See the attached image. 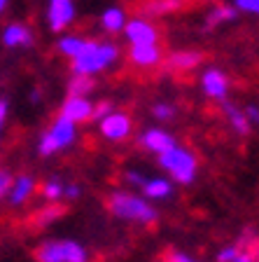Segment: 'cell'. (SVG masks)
<instances>
[{"mask_svg": "<svg viewBox=\"0 0 259 262\" xmlns=\"http://www.w3.org/2000/svg\"><path fill=\"white\" fill-rule=\"evenodd\" d=\"M108 208L112 211V215H117L119 220H129V223H140V225H154L157 223V211L150 206L145 196L129 194L124 190H117L110 194Z\"/></svg>", "mask_w": 259, "mask_h": 262, "instance_id": "6da1fadb", "label": "cell"}, {"mask_svg": "<svg viewBox=\"0 0 259 262\" xmlns=\"http://www.w3.org/2000/svg\"><path fill=\"white\" fill-rule=\"evenodd\" d=\"M119 56L117 45L112 42H96V40H89L80 56H75L70 63L73 75H98L103 73L108 66H112Z\"/></svg>", "mask_w": 259, "mask_h": 262, "instance_id": "7a4b0ae2", "label": "cell"}, {"mask_svg": "<svg viewBox=\"0 0 259 262\" xmlns=\"http://www.w3.org/2000/svg\"><path fill=\"white\" fill-rule=\"evenodd\" d=\"M159 166L175 183H180V185H192L196 173H199V159H196V155L192 150H187V147H180L178 143L171 150L159 155Z\"/></svg>", "mask_w": 259, "mask_h": 262, "instance_id": "3957f363", "label": "cell"}, {"mask_svg": "<svg viewBox=\"0 0 259 262\" xmlns=\"http://www.w3.org/2000/svg\"><path fill=\"white\" fill-rule=\"evenodd\" d=\"M75 141H77V124L70 122L68 117H63V115H59V117L52 122V126L40 136L38 152L42 155V157H49V155L59 152V150L70 147Z\"/></svg>", "mask_w": 259, "mask_h": 262, "instance_id": "277c9868", "label": "cell"}, {"mask_svg": "<svg viewBox=\"0 0 259 262\" xmlns=\"http://www.w3.org/2000/svg\"><path fill=\"white\" fill-rule=\"evenodd\" d=\"M35 257L40 262H86L89 253L80 241L73 239H49L38 246Z\"/></svg>", "mask_w": 259, "mask_h": 262, "instance_id": "5b68a950", "label": "cell"}, {"mask_svg": "<svg viewBox=\"0 0 259 262\" xmlns=\"http://www.w3.org/2000/svg\"><path fill=\"white\" fill-rule=\"evenodd\" d=\"M98 129H101V136L105 141H126L131 136V129H133V122L126 113H119V110H112L110 115H105L103 120H98Z\"/></svg>", "mask_w": 259, "mask_h": 262, "instance_id": "8992f818", "label": "cell"}, {"mask_svg": "<svg viewBox=\"0 0 259 262\" xmlns=\"http://www.w3.org/2000/svg\"><path fill=\"white\" fill-rule=\"evenodd\" d=\"M201 89L208 98L213 101H227V94H229V77L227 73H222L220 68H208V71L201 75Z\"/></svg>", "mask_w": 259, "mask_h": 262, "instance_id": "52a82bcc", "label": "cell"}, {"mask_svg": "<svg viewBox=\"0 0 259 262\" xmlns=\"http://www.w3.org/2000/svg\"><path fill=\"white\" fill-rule=\"evenodd\" d=\"M75 19V5L73 0H49L47 7V24L54 33H61L68 28Z\"/></svg>", "mask_w": 259, "mask_h": 262, "instance_id": "ba28073f", "label": "cell"}, {"mask_svg": "<svg viewBox=\"0 0 259 262\" xmlns=\"http://www.w3.org/2000/svg\"><path fill=\"white\" fill-rule=\"evenodd\" d=\"M122 33L126 35V40H129L131 45H157L159 42V31L152 26L147 19H140V16L126 21Z\"/></svg>", "mask_w": 259, "mask_h": 262, "instance_id": "9c48e42d", "label": "cell"}, {"mask_svg": "<svg viewBox=\"0 0 259 262\" xmlns=\"http://www.w3.org/2000/svg\"><path fill=\"white\" fill-rule=\"evenodd\" d=\"M59 115L68 117V120L75 122V124H82V122L91 120L93 103L86 96H70V94H68V98L61 103V113Z\"/></svg>", "mask_w": 259, "mask_h": 262, "instance_id": "30bf717a", "label": "cell"}, {"mask_svg": "<svg viewBox=\"0 0 259 262\" xmlns=\"http://www.w3.org/2000/svg\"><path fill=\"white\" fill-rule=\"evenodd\" d=\"M3 45L10 49H19V47H31L33 45V31L26 24H7L3 28Z\"/></svg>", "mask_w": 259, "mask_h": 262, "instance_id": "8fae6325", "label": "cell"}, {"mask_svg": "<svg viewBox=\"0 0 259 262\" xmlns=\"http://www.w3.org/2000/svg\"><path fill=\"white\" fill-rule=\"evenodd\" d=\"M129 61L138 68H152L161 61V49L159 45H131Z\"/></svg>", "mask_w": 259, "mask_h": 262, "instance_id": "7c38bea8", "label": "cell"}, {"mask_svg": "<svg viewBox=\"0 0 259 262\" xmlns=\"http://www.w3.org/2000/svg\"><path fill=\"white\" fill-rule=\"evenodd\" d=\"M140 143H143V147L150 150V152L161 155V152H166V150H171V147L175 145V138L163 129H147V131H143Z\"/></svg>", "mask_w": 259, "mask_h": 262, "instance_id": "4fadbf2b", "label": "cell"}, {"mask_svg": "<svg viewBox=\"0 0 259 262\" xmlns=\"http://www.w3.org/2000/svg\"><path fill=\"white\" fill-rule=\"evenodd\" d=\"M33 192H35V180H33V176H19V178L12 180V187H10V192H7V196H10L12 206H21V204H26L28 199H31Z\"/></svg>", "mask_w": 259, "mask_h": 262, "instance_id": "5bb4252c", "label": "cell"}, {"mask_svg": "<svg viewBox=\"0 0 259 262\" xmlns=\"http://www.w3.org/2000/svg\"><path fill=\"white\" fill-rule=\"evenodd\" d=\"M126 21H129V19H126V12L117 5L108 7V10L101 14V26L108 33H122L126 26Z\"/></svg>", "mask_w": 259, "mask_h": 262, "instance_id": "9a60e30c", "label": "cell"}, {"mask_svg": "<svg viewBox=\"0 0 259 262\" xmlns=\"http://www.w3.org/2000/svg\"><path fill=\"white\" fill-rule=\"evenodd\" d=\"M238 16L236 5H215L208 14H205V28H215L224 21H233Z\"/></svg>", "mask_w": 259, "mask_h": 262, "instance_id": "2e32d148", "label": "cell"}, {"mask_svg": "<svg viewBox=\"0 0 259 262\" xmlns=\"http://www.w3.org/2000/svg\"><path fill=\"white\" fill-rule=\"evenodd\" d=\"M143 194L147 196V199H166V196L173 194V185L171 180L166 178H150L143 183Z\"/></svg>", "mask_w": 259, "mask_h": 262, "instance_id": "e0dca14e", "label": "cell"}, {"mask_svg": "<svg viewBox=\"0 0 259 262\" xmlns=\"http://www.w3.org/2000/svg\"><path fill=\"white\" fill-rule=\"evenodd\" d=\"M224 115H227L229 124H231V129L236 131L238 136H248L250 134V120L245 117V110H238L236 105H231V103L224 101Z\"/></svg>", "mask_w": 259, "mask_h": 262, "instance_id": "ac0fdd59", "label": "cell"}, {"mask_svg": "<svg viewBox=\"0 0 259 262\" xmlns=\"http://www.w3.org/2000/svg\"><path fill=\"white\" fill-rule=\"evenodd\" d=\"M86 42H89V40L82 38V35H63V38H59L56 47H59V52L63 56H68V59H75V56H80L82 52H84Z\"/></svg>", "mask_w": 259, "mask_h": 262, "instance_id": "d6986e66", "label": "cell"}, {"mask_svg": "<svg viewBox=\"0 0 259 262\" xmlns=\"http://www.w3.org/2000/svg\"><path fill=\"white\" fill-rule=\"evenodd\" d=\"M217 260L220 262H252V253L245 251V246H224L220 253H217Z\"/></svg>", "mask_w": 259, "mask_h": 262, "instance_id": "ffe728a7", "label": "cell"}, {"mask_svg": "<svg viewBox=\"0 0 259 262\" xmlns=\"http://www.w3.org/2000/svg\"><path fill=\"white\" fill-rule=\"evenodd\" d=\"M201 59L203 56L199 54V52H175V54L171 56V66L173 68H178V71H189V68H194V66L201 63Z\"/></svg>", "mask_w": 259, "mask_h": 262, "instance_id": "44dd1931", "label": "cell"}, {"mask_svg": "<svg viewBox=\"0 0 259 262\" xmlns=\"http://www.w3.org/2000/svg\"><path fill=\"white\" fill-rule=\"evenodd\" d=\"M93 89V80L89 75H75L68 84V94L70 96H89Z\"/></svg>", "mask_w": 259, "mask_h": 262, "instance_id": "7402d4cb", "label": "cell"}, {"mask_svg": "<svg viewBox=\"0 0 259 262\" xmlns=\"http://www.w3.org/2000/svg\"><path fill=\"white\" fill-rule=\"evenodd\" d=\"M180 5H182V0H152V3H147L145 12H150V14H166V12L178 10Z\"/></svg>", "mask_w": 259, "mask_h": 262, "instance_id": "603a6c76", "label": "cell"}, {"mask_svg": "<svg viewBox=\"0 0 259 262\" xmlns=\"http://www.w3.org/2000/svg\"><path fill=\"white\" fill-rule=\"evenodd\" d=\"M61 215H63V208H61V206H47V208H42V211L38 213L35 223H38L40 227H47L49 223H54V220L61 218Z\"/></svg>", "mask_w": 259, "mask_h": 262, "instance_id": "cb8c5ba5", "label": "cell"}, {"mask_svg": "<svg viewBox=\"0 0 259 262\" xmlns=\"http://www.w3.org/2000/svg\"><path fill=\"white\" fill-rule=\"evenodd\" d=\"M63 183L61 180H47L42 185V194L44 199H49V202H59L61 196H63Z\"/></svg>", "mask_w": 259, "mask_h": 262, "instance_id": "d4e9b609", "label": "cell"}, {"mask_svg": "<svg viewBox=\"0 0 259 262\" xmlns=\"http://www.w3.org/2000/svg\"><path fill=\"white\" fill-rule=\"evenodd\" d=\"M152 115L157 117V120H173V115H175V108L168 103H154L152 105Z\"/></svg>", "mask_w": 259, "mask_h": 262, "instance_id": "484cf974", "label": "cell"}, {"mask_svg": "<svg viewBox=\"0 0 259 262\" xmlns=\"http://www.w3.org/2000/svg\"><path fill=\"white\" fill-rule=\"evenodd\" d=\"M233 5L241 12H248V14L259 16V0H233Z\"/></svg>", "mask_w": 259, "mask_h": 262, "instance_id": "4316f807", "label": "cell"}, {"mask_svg": "<svg viewBox=\"0 0 259 262\" xmlns=\"http://www.w3.org/2000/svg\"><path fill=\"white\" fill-rule=\"evenodd\" d=\"M112 103L110 101H98L96 105H93V115H91V120H103L105 115H110L112 113Z\"/></svg>", "mask_w": 259, "mask_h": 262, "instance_id": "83f0119b", "label": "cell"}, {"mask_svg": "<svg viewBox=\"0 0 259 262\" xmlns=\"http://www.w3.org/2000/svg\"><path fill=\"white\" fill-rule=\"evenodd\" d=\"M12 176L7 173V171H3L0 169V196H7V192H10V187H12Z\"/></svg>", "mask_w": 259, "mask_h": 262, "instance_id": "f1b7e54d", "label": "cell"}, {"mask_svg": "<svg viewBox=\"0 0 259 262\" xmlns=\"http://www.w3.org/2000/svg\"><path fill=\"white\" fill-rule=\"evenodd\" d=\"M126 180H129L133 187H143V183H145V176L140 173V171H126Z\"/></svg>", "mask_w": 259, "mask_h": 262, "instance_id": "f546056e", "label": "cell"}, {"mask_svg": "<svg viewBox=\"0 0 259 262\" xmlns=\"http://www.w3.org/2000/svg\"><path fill=\"white\" fill-rule=\"evenodd\" d=\"M245 117L250 120V124H259V108L257 105H245Z\"/></svg>", "mask_w": 259, "mask_h": 262, "instance_id": "4dcf8cb0", "label": "cell"}, {"mask_svg": "<svg viewBox=\"0 0 259 262\" xmlns=\"http://www.w3.org/2000/svg\"><path fill=\"white\" fill-rule=\"evenodd\" d=\"M80 194H82L80 185H65L63 187V196H65V199H77Z\"/></svg>", "mask_w": 259, "mask_h": 262, "instance_id": "1f68e13d", "label": "cell"}, {"mask_svg": "<svg viewBox=\"0 0 259 262\" xmlns=\"http://www.w3.org/2000/svg\"><path fill=\"white\" fill-rule=\"evenodd\" d=\"M168 260L171 262H192L194 257L189 255V253H168Z\"/></svg>", "mask_w": 259, "mask_h": 262, "instance_id": "d6a6232c", "label": "cell"}, {"mask_svg": "<svg viewBox=\"0 0 259 262\" xmlns=\"http://www.w3.org/2000/svg\"><path fill=\"white\" fill-rule=\"evenodd\" d=\"M7 113H10V103H7L5 98H0V129H3V124L7 120Z\"/></svg>", "mask_w": 259, "mask_h": 262, "instance_id": "836d02e7", "label": "cell"}, {"mask_svg": "<svg viewBox=\"0 0 259 262\" xmlns=\"http://www.w3.org/2000/svg\"><path fill=\"white\" fill-rule=\"evenodd\" d=\"M40 101V92H35V89H33L31 92V103H38Z\"/></svg>", "mask_w": 259, "mask_h": 262, "instance_id": "e575fe53", "label": "cell"}, {"mask_svg": "<svg viewBox=\"0 0 259 262\" xmlns=\"http://www.w3.org/2000/svg\"><path fill=\"white\" fill-rule=\"evenodd\" d=\"M5 7H7V0H0V14L5 12Z\"/></svg>", "mask_w": 259, "mask_h": 262, "instance_id": "d590c367", "label": "cell"}]
</instances>
